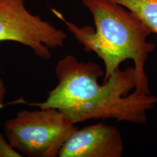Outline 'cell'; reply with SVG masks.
Segmentation results:
<instances>
[{"mask_svg": "<svg viewBox=\"0 0 157 157\" xmlns=\"http://www.w3.org/2000/svg\"><path fill=\"white\" fill-rule=\"evenodd\" d=\"M56 74L58 84L44 101L25 103L58 109L74 124L106 119L143 124L147 121L148 111L157 103V96L135 91L129 94L137 86L135 67L119 68L101 84L98 79L104 71L99 65L78 61L67 55L57 63Z\"/></svg>", "mask_w": 157, "mask_h": 157, "instance_id": "obj_1", "label": "cell"}, {"mask_svg": "<svg viewBox=\"0 0 157 157\" xmlns=\"http://www.w3.org/2000/svg\"><path fill=\"white\" fill-rule=\"evenodd\" d=\"M93 15L95 29L90 25L79 27L67 21L56 9L51 11L62 21L86 52H94L103 61L106 82L121 63L132 60L137 74L135 92L151 94L145 66L149 54L156 48L147 41L152 34L140 17L119 4L111 0H82Z\"/></svg>", "mask_w": 157, "mask_h": 157, "instance_id": "obj_2", "label": "cell"}, {"mask_svg": "<svg viewBox=\"0 0 157 157\" xmlns=\"http://www.w3.org/2000/svg\"><path fill=\"white\" fill-rule=\"evenodd\" d=\"M78 128L58 109L48 108L23 110L5 124V132L11 146L23 156L56 157Z\"/></svg>", "mask_w": 157, "mask_h": 157, "instance_id": "obj_3", "label": "cell"}, {"mask_svg": "<svg viewBox=\"0 0 157 157\" xmlns=\"http://www.w3.org/2000/svg\"><path fill=\"white\" fill-rule=\"evenodd\" d=\"M66 39L63 31L31 13L24 0H0V42L25 45L46 61L52 58L51 50L63 46Z\"/></svg>", "mask_w": 157, "mask_h": 157, "instance_id": "obj_4", "label": "cell"}, {"mask_svg": "<svg viewBox=\"0 0 157 157\" xmlns=\"http://www.w3.org/2000/svg\"><path fill=\"white\" fill-rule=\"evenodd\" d=\"M124 143L117 127L98 123L76 129L59 152L60 157H120Z\"/></svg>", "mask_w": 157, "mask_h": 157, "instance_id": "obj_5", "label": "cell"}, {"mask_svg": "<svg viewBox=\"0 0 157 157\" xmlns=\"http://www.w3.org/2000/svg\"><path fill=\"white\" fill-rule=\"evenodd\" d=\"M132 11L157 34V0H111Z\"/></svg>", "mask_w": 157, "mask_h": 157, "instance_id": "obj_6", "label": "cell"}, {"mask_svg": "<svg viewBox=\"0 0 157 157\" xmlns=\"http://www.w3.org/2000/svg\"><path fill=\"white\" fill-rule=\"evenodd\" d=\"M23 156L11 146L8 141L0 133V157H22Z\"/></svg>", "mask_w": 157, "mask_h": 157, "instance_id": "obj_7", "label": "cell"}, {"mask_svg": "<svg viewBox=\"0 0 157 157\" xmlns=\"http://www.w3.org/2000/svg\"><path fill=\"white\" fill-rule=\"evenodd\" d=\"M6 95V87L5 84L4 83L2 78L0 77V109L5 106L4 105V101Z\"/></svg>", "mask_w": 157, "mask_h": 157, "instance_id": "obj_8", "label": "cell"}]
</instances>
